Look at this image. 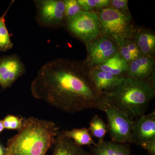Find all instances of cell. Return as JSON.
<instances>
[{
  "label": "cell",
  "instance_id": "cell-2",
  "mask_svg": "<svg viewBox=\"0 0 155 155\" xmlns=\"http://www.w3.org/2000/svg\"><path fill=\"white\" fill-rule=\"evenodd\" d=\"M102 94L107 106L116 108L131 119H137L145 115L155 96L153 78L126 77L119 86Z\"/></svg>",
  "mask_w": 155,
  "mask_h": 155
},
{
  "label": "cell",
  "instance_id": "cell-12",
  "mask_svg": "<svg viewBox=\"0 0 155 155\" xmlns=\"http://www.w3.org/2000/svg\"><path fill=\"white\" fill-rule=\"evenodd\" d=\"M155 61L150 56L141 55L129 64L126 77L149 79L152 77Z\"/></svg>",
  "mask_w": 155,
  "mask_h": 155
},
{
  "label": "cell",
  "instance_id": "cell-16",
  "mask_svg": "<svg viewBox=\"0 0 155 155\" xmlns=\"http://www.w3.org/2000/svg\"><path fill=\"white\" fill-rule=\"evenodd\" d=\"M62 132L65 136L71 139L80 146L96 144L87 128H74L70 130H62Z\"/></svg>",
  "mask_w": 155,
  "mask_h": 155
},
{
  "label": "cell",
  "instance_id": "cell-19",
  "mask_svg": "<svg viewBox=\"0 0 155 155\" xmlns=\"http://www.w3.org/2000/svg\"><path fill=\"white\" fill-rule=\"evenodd\" d=\"M14 2L12 1L5 13L0 16V51H7L12 49L14 46V43L11 41L8 31L6 27L5 19L6 14Z\"/></svg>",
  "mask_w": 155,
  "mask_h": 155
},
{
  "label": "cell",
  "instance_id": "cell-6",
  "mask_svg": "<svg viewBox=\"0 0 155 155\" xmlns=\"http://www.w3.org/2000/svg\"><path fill=\"white\" fill-rule=\"evenodd\" d=\"M33 2L36 8L35 19L39 26L56 28L66 23L64 1L35 0Z\"/></svg>",
  "mask_w": 155,
  "mask_h": 155
},
{
  "label": "cell",
  "instance_id": "cell-7",
  "mask_svg": "<svg viewBox=\"0 0 155 155\" xmlns=\"http://www.w3.org/2000/svg\"><path fill=\"white\" fill-rule=\"evenodd\" d=\"M108 121L111 141L120 143H131L134 120L121 111L107 106L104 110Z\"/></svg>",
  "mask_w": 155,
  "mask_h": 155
},
{
  "label": "cell",
  "instance_id": "cell-17",
  "mask_svg": "<svg viewBox=\"0 0 155 155\" xmlns=\"http://www.w3.org/2000/svg\"><path fill=\"white\" fill-rule=\"evenodd\" d=\"M135 43L139 49L142 55L150 56L155 48V36L149 32L139 33L136 36Z\"/></svg>",
  "mask_w": 155,
  "mask_h": 155
},
{
  "label": "cell",
  "instance_id": "cell-23",
  "mask_svg": "<svg viewBox=\"0 0 155 155\" xmlns=\"http://www.w3.org/2000/svg\"><path fill=\"white\" fill-rule=\"evenodd\" d=\"M65 7V16L67 20L75 17L83 11L77 0L64 1Z\"/></svg>",
  "mask_w": 155,
  "mask_h": 155
},
{
  "label": "cell",
  "instance_id": "cell-15",
  "mask_svg": "<svg viewBox=\"0 0 155 155\" xmlns=\"http://www.w3.org/2000/svg\"><path fill=\"white\" fill-rule=\"evenodd\" d=\"M128 67L129 64L118 53L97 68L114 75L126 77Z\"/></svg>",
  "mask_w": 155,
  "mask_h": 155
},
{
  "label": "cell",
  "instance_id": "cell-9",
  "mask_svg": "<svg viewBox=\"0 0 155 155\" xmlns=\"http://www.w3.org/2000/svg\"><path fill=\"white\" fill-rule=\"evenodd\" d=\"M26 72L25 65L18 55L0 58V86L2 90L10 88Z\"/></svg>",
  "mask_w": 155,
  "mask_h": 155
},
{
  "label": "cell",
  "instance_id": "cell-13",
  "mask_svg": "<svg viewBox=\"0 0 155 155\" xmlns=\"http://www.w3.org/2000/svg\"><path fill=\"white\" fill-rule=\"evenodd\" d=\"M53 145L52 155H91L82 147L65 136L62 131L58 130Z\"/></svg>",
  "mask_w": 155,
  "mask_h": 155
},
{
  "label": "cell",
  "instance_id": "cell-8",
  "mask_svg": "<svg viewBox=\"0 0 155 155\" xmlns=\"http://www.w3.org/2000/svg\"><path fill=\"white\" fill-rule=\"evenodd\" d=\"M87 57L86 65L95 68L101 65L111 57L118 53L117 45L114 41L107 37L97 38L87 44Z\"/></svg>",
  "mask_w": 155,
  "mask_h": 155
},
{
  "label": "cell",
  "instance_id": "cell-22",
  "mask_svg": "<svg viewBox=\"0 0 155 155\" xmlns=\"http://www.w3.org/2000/svg\"><path fill=\"white\" fill-rule=\"evenodd\" d=\"M25 118L14 115H8L2 120L5 129L19 131L23 126Z\"/></svg>",
  "mask_w": 155,
  "mask_h": 155
},
{
  "label": "cell",
  "instance_id": "cell-14",
  "mask_svg": "<svg viewBox=\"0 0 155 155\" xmlns=\"http://www.w3.org/2000/svg\"><path fill=\"white\" fill-rule=\"evenodd\" d=\"M91 155H131L128 144L113 141H98L94 145L90 146Z\"/></svg>",
  "mask_w": 155,
  "mask_h": 155
},
{
  "label": "cell",
  "instance_id": "cell-18",
  "mask_svg": "<svg viewBox=\"0 0 155 155\" xmlns=\"http://www.w3.org/2000/svg\"><path fill=\"white\" fill-rule=\"evenodd\" d=\"M88 129L91 136L97 138L98 141L104 140L108 132L107 125L97 115H95L92 118Z\"/></svg>",
  "mask_w": 155,
  "mask_h": 155
},
{
  "label": "cell",
  "instance_id": "cell-24",
  "mask_svg": "<svg viewBox=\"0 0 155 155\" xmlns=\"http://www.w3.org/2000/svg\"><path fill=\"white\" fill-rule=\"evenodd\" d=\"M112 5V7L118 10V11L129 14L127 13L128 11V1L127 0H113L111 1V5Z\"/></svg>",
  "mask_w": 155,
  "mask_h": 155
},
{
  "label": "cell",
  "instance_id": "cell-5",
  "mask_svg": "<svg viewBox=\"0 0 155 155\" xmlns=\"http://www.w3.org/2000/svg\"><path fill=\"white\" fill-rule=\"evenodd\" d=\"M66 24L70 33L86 44L97 38L101 33L99 19L94 11L83 10L67 20Z\"/></svg>",
  "mask_w": 155,
  "mask_h": 155
},
{
  "label": "cell",
  "instance_id": "cell-21",
  "mask_svg": "<svg viewBox=\"0 0 155 155\" xmlns=\"http://www.w3.org/2000/svg\"><path fill=\"white\" fill-rule=\"evenodd\" d=\"M84 11H91L94 9H102L111 5L110 0H77Z\"/></svg>",
  "mask_w": 155,
  "mask_h": 155
},
{
  "label": "cell",
  "instance_id": "cell-26",
  "mask_svg": "<svg viewBox=\"0 0 155 155\" xmlns=\"http://www.w3.org/2000/svg\"><path fill=\"white\" fill-rule=\"evenodd\" d=\"M5 129L4 128V124H3V122L2 120H1L0 119V134L2 132L3 130Z\"/></svg>",
  "mask_w": 155,
  "mask_h": 155
},
{
  "label": "cell",
  "instance_id": "cell-11",
  "mask_svg": "<svg viewBox=\"0 0 155 155\" xmlns=\"http://www.w3.org/2000/svg\"><path fill=\"white\" fill-rule=\"evenodd\" d=\"M89 76L95 88L102 94L116 88L124 81L126 77L124 75H114L97 67L89 70Z\"/></svg>",
  "mask_w": 155,
  "mask_h": 155
},
{
  "label": "cell",
  "instance_id": "cell-20",
  "mask_svg": "<svg viewBox=\"0 0 155 155\" xmlns=\"http://www.w3.org/2000/svg\"><path fill=\"white\" fill-rule=\"evenodd\" d=\"M119 54L128 64L142 55L135 42L129 41V40L120 47Z\"/></svg>",
  "mask_w": 155,
  "mask_h": 155
},
{
  "label": "cell",
  "instance_id": "cell-10",
  "mask_svg": "<svg viewBox=\"0 0 155 155\" xmlns=\"http://www.w3.org/2000/svg\"><path fill=\"white\" fill-rule=\"evenodd\" d=\"M131 138V143L139 146L155 141V111L134 120Z\"/></svg>",
  "mask_w": 155,
  "mask_h": 155
},
{
  "label": "cell",
  "instance_id": "cell-27",
  "mask_svg": "<svg viewBox=\"0 0 155 155\" xmlns=\"http://www.w3.org/2000/svg\"><path fill=\"white\" fill-rule=\"evenodd\" d=\"M5 148L3 147L2 145L0 143V155H4Z\"/></svg>",
  "mask_w": 155,
  "mask_h": 155
},
{
  "label": "cell",
  "instance_id": "cell-3",
  "mask_svg": "<svg viewBox=\"0 0 155 155\" xmlns=\"http://www.w3.org/2000/svg\"><path fill=\"white\" fill-rule=\"evenodd\" d=\"M58 130L52 121L25 118L21 130L8 140L4 155H46Z\"/></svg>",
  "mask_w": 155,
  "mask_h": 155
},
{
  "label": "cell",
  "instance_id": "cell-1",
  "mask_svg": "<svg viewBox=\"0 0 155 155\" xmlns=\"http://www.w3.org/2000/svg\"><path fill=\"white\" fill-rule=\"evenodd\" d=\"M86 64L58 58L44 64L31 84L34 97L67 113L87 109L103 111L107 107L102 94L90 79Z\"/></svg>",
  "mask_w": 155,
  "mask_h": 155
},
{
  "label": "cell",
  "instance_id": "cell-25",
  "mask_svg": "<svg viewBox=\"0 0 155 155\" xmlns=\"http://www.w3.org/2000/svg\"><path fill=\"white\" fill-rule=\"evenodd\" d=\"M146 150L150 154L155 155V141H150L145 143L140 146Z\"/></svg>",
  "mask_w": 155,
  "mask_h": 155
},
{
  "label": "cell",
  "instance_id": "cell-4",
  "mask_svg": "<svg viewBox=\"0 0 155 155\" xmlns=\"http://www.w3.org/2000/svg\"><path fill=\"white\" fill-rule=\"evenodd\" d=\"M101 33L114 41L121 47L132 34L130 14L108 7L101 9L98 15Z\"/></svg>",
  "mask_w": 155,
  "mask_h": 155
}]
</instances>
